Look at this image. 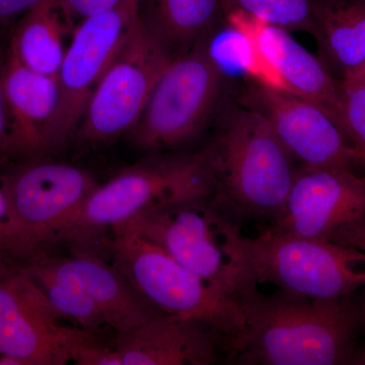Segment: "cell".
<instances>
[{"label": "cell", "mask_w": 365, "mask_h": 365, "mask_svg": "<svg viewBox=\"0 0 365 365\" xmlns=\"http://www.w3.org/2000/svg\"><path fill=\"white\" fill-rule=\"evenodd\" d=\"M14 250V228L6 193L0 182V256L11 257Z\"/></svg>", "instance_id": "26"}, {"label": "cell", "mask_w": 365, "mask_h": 365, "mask_svg": "<svg viewBox=\"0 0 365 365\" xmlns=\"http://www.w3.org/2000/svg\"><path fill=\"white\" fill-rule=\"evenodd\" d=\"M119 0H59L67 20L76 28L79 21L111 9Z\"/></svg>", "instance_id": "25"}, {"label": "cell", "mask_w": 365, "mask_h": 365, "mask_svg": "<svg viewBox=\"0 0 365 365\" xmlns=\"http://www.w3.org/2000/svg\"><path fill=\"white\" fill-rule=\"evenodd\" d=\"M220 116L208 144L218 195L244 216L273 222L287 202L297 169L295 160L260 113L237 102Z\"/></svg>", "instance_id": "4"}, {"label": "cell", "mask_w": 365, "mask_h": 365, "mask_svg": "<svg viewBox=\"0 0 365 365\" xmlns=\"http://www.w3.org/2000/svg\"><path fill=\"white\" fill-rule=\"evenodd\" d=\"M242 255L257 285L314 299H341L365 287V252L268 228L245 235Z\"/></svg>", "instance_id": "7"}, {"label": "cell", "mask_w": 365, "mask_h": 365, "mask_svg": "<svg viewBox=\"0 0 365 365\" xmlns=\"http://www.w3.org/2000/svg\"><path fill=\"white\" fill-rule=\"evenodd\" d=\"M319 58L343 81L365 62V0H312Z\"/></svg>", "instance_id": "18"}, {"label": "cell", "mask_w": 365, "mask_h": 365, "mask_svg": "<svg viewBox=\"0 0 365 365\" xmlns=\"http://www.w3.org/2000/svg\"><path fill=\"white\" fill-rule=\"evenodd\" d=\"M138 18L172 58L210 37L225 21L220 0H140Z\"/></svg>", "instance_id": "19"}, {"label": "cell", "mask_w": 365, "mask_h": 365, "mask_svg": "<svg viewBox=\"0 0 365 365\" xmlns=\"http://www.w3.org/2000/svg\"><path fill=\"white\" fill-rule=\"evenodd\" d=\"M113 343L122 365H208L225 349L222 336L208 324L163 313Z\"/></svg>", "instance_id": "15"}, {"label": "cell", "mask_w": 365, "mask_h": 365, "mask_svg": "<svg viewBox=\"0 0 365 365\" xmlns=\"http://www.w3.org/2000/svg\"><path fill=\"white\" fill-rule=\"evenodd\" d=\"M0 182L13 223L11 258L21 263L48 253L57 232L100 185L81 168L45 158L23 160Z\"/></svg>", "instance_id": "8"}, {"label": "cell", "mask_w": 365, "mask_h": 365, "mask_svg": "<svg viewBox=\"0 0 365 365\" xmlns=\"http://www.w3.org/2000/svg\"><path fill=\"white\" fill-rule=\"evenodd\" d=\"M0 365H23L16 357L11 355L0 354Z\"/></svg>", "instance_id": "30"}, {"label": "cell", "mask_w": 365, "mask_h": 365, "mask_svg": "<svg viewBox=\"0 0 365 365\" xmlns=\"http://www.w3.org/2000/svg\"><path fill=\"white\" fill-rule=\"evenodd\" d=\"M210 37L173 58L158 79L129 133L139 150H182L205 131L220 111L225 73L209 50Z\"/></svg>", "instance_id": "5"}, {"label": "cell", "mask_w": 365, "mask_h": 365, "mask_svg": "<svg viewBox=\"0 0 365 365\" xmlns=\"http://www.w3.org/2000/svg\"><path fill=\"white\" fill-rule=\"evenodd\" d=\"M225 20L248 40L255 81L318 105L340 127L341 81L334 78L319 57L279 26L241 13L228 14Z\"/></svg>", "instance_id": "13"}, {"label": "cell", "mask_w": 365, "mask_h": 365, "mask_svg": "<svg viewBox=\"0 0 365 365\" xmlns=\"http://www.w3.org/2000/svg\"><path fill=\"white\" fill-rule=\"evenodd\" d=\"M220 184L209 146L199 151H160L98 185L55 235L53 245L88 248L112 230L148 209L217 195Z\"/></svg>", "instance_id": "2"}, {"label": "cell", "mask_w": 365, "mask_h": 365, "mask_svg": "<svg viewBox=\"0 0 365 365\" xmlns=\"http://www.w3.org/2000/svg\"><path fill=\"white\" fill-rule=\"evenodd\" d=\"M271 230L333 242L365 225V176L352 169L297 167L287 202Z\"/></svg>", "instance_id": "14"}, {"label": "cell", "mask_w": 365, "mask_h": 365, "mask_svg": "<svg viewBox=\"0 0 365 365\" xmlns=\"http://www.w3.org/2000/svg\"><path fill=\"white\" fill-rule=\"evenodd\" d=\"M172 59L165 46L137 18L88 98L76 138L97 145L130 133Z\"/></svg>", "instance_id": "9"}, {"label": "cell", "mask_w": 365, "mask_h": 365, "mask_svg": "<svg viewBox=\"0 0 365 365\" xmlns=\"http://www.w3.org/2000/svg\"><path fill=\"white\" fill-rule=\"evenodd\" d=\"M23 264L55 309L67 319L76 322L79 328L97 337L108 328L97 304L59 257L45 253Z\"/></svg>", "instance_id": "21"}, {"label": "cell", "mask_w": 365, "mask_h": 365, "mask_svg": "<svg viewBox=\"0 0 365 365\" xmlns=\"http://www.w3.org/2000/svg\"><path fill=\"white\" fill-rule=\"evenodd\" d=\"M242 216L217 194L148 209L111 230L148 240L239 302L258 287L242 255Z\"/></svg>", "instance_id": "3"}, {"label": "cell", "mask_w": 365, "mask_h": 365, "mask_svg": "<svg viewBox=\"0 0 365 365\" xmlns=\"http://www.w3.org/2000/svg\"><path fill=\"white\" fill-rule=\"evenodd\" d=\"M2 67L4 61H0V155H6L7 140H9V121L4 85H2Z\"/></svg>", "instance_id": "28"}, {"label": "cell", "mask_w": 365, "mask_h": 365, "mask_svg": "<svg viewBox=\"0 0 365 365\" xmlns=\"http://www.w3.org/2000/svg\"><path fill=\"white\" fill-rule=\"evenodd\" d=\"M9 140L6 155L44 158L46 134L59 102L58 76L39 73L7 51L2 67Z\"/></svg>", "instance_id": "16"}, {"label": "cell", "mask_w": 365, "mask_h": 365, "mask_svg": "<svg viewBox=\"0 0 365 365\" xmlns=\"http://www.w3.org/2000/svg\"><path fill=\"white\" fill-rule=\"evenodd\" d=\"M71 361L76 365H122L114 346L103 344L96 336L81 341L72 349Z\"/></svg>", "instance_id": "24"}, {"label": "cell", "mask_w": 365, "mask_h": 365, "mask_svg": "<svg viewBox=\"0 0 365 365\" xmlns=\"http://www.w3.org/2000/svg\"><path fill=\"white\" fill-rule=\"evenodd\" d=\"M244 323L225 345L244 365H335L351 354L356 312L345 299H314L258 287L239 300Z\"/></svg>", "instance_id": "1"}, {"label": "cell", "mask_w": 365, "mask_h": 365, "mask_svg": "<svg viewBox=\"0 0 365 365\" xmlns=\"http://www.w3.org/2000/svg\"><path fill=\"white\" fill-rule=\"evenodd\" d=\"M41 0H0V25L21 18Z\"/></svg>", "instance_id": "27"}, {"label": "cell", "mask_w": 365, "mask_h": 365, "mask_svg": "<svg viewBox=\"0 0 365 365\" xmlns=\"http://www.w3.org/2000/svg\"><path fill=\"white\" fill-rule=\"evenodd\" d=\"M240 104L260 113L295 162L311 169H352L357 151L330 115L294 93L251 79Z\"/></svg>", "instance_id": "12"}, {"label": "cell", "mask_w": 365, "mask_h": 365, "mask_svg": "<svg viewBox=\"0 0 365 365\" xmlns=\"http://www.w3.org/2000/svg\"><path fill=\"white\" fill-rule=\"evenodd\" d=\"M72 31L59 0H41L21 16L9 51L28 68L56 76L67 49L64 36Z\"/></svg>", "instance_id": "20"}, {"label": "cell", "mask_w": 365, "mask_h": 365, "mask_svg": "<svg viewBox=\"0 0 365 365\" xmlns=\"http://www.w3.org/2000/svg\"><path fill=\"white\" fill-rule=\"evenodd\" d=\"M344 79H364L365 81V62L364 64H362L361 66L359 67L357 69H355L352 73H350L349 76H348L347 78H345ZM344 79H343V81H344Z\"/></svg>", "instance_id": "31"}, {"label": "cell", "mask_w": 365, "mask_h": 365, "mask_svg": "<svg viewBox=\"0 0 365 365\" xmlns=\"http://www.w3.org/2000/svg\"><path fill=\"white\" fill-rule=\"evenodd\" d=\"M72 250L71 257H59L64 267L85 288L115 336L129 332L160 314L111 264L85 248Z\"/></svg>", "instance_id": "17"}, {"label": "cell", "mask_w": 365, "mask_h": 365, "mask_svg": "<svg viewBox=\"0 0 365 365\" xmlns=\"http://www.w3.org/2000/svg\"><path fill=\"white\" fill-rule=\"evenodd\" d=\"M140 0L114 6L79 21L58 73L59 102L46 134L44 158L76 136L88 98L138 18Z\"/></svg>", "instance_id": "10"}, {"label": "cell", "mask_w": 365, "mask_h": 365, "mask_svg": "<svg viewBox=\"0 0 365 365\" xmlns=\"http://www.w3.org/2000/svg\"><path fill=\"white\" fill-rule=\"evenodd\" d=\"M112 234L108 242L112 265L158 312L208 324L225 345L241 330L244 317L234 297L140 235L120 230Z\"/></svg>", "instance_id": "6"}, {"label": "cell", "mask_w": 365, "mask_h": 365, "mask_svg": "<svg viewBox=\"0 0 365 365\" xmlns=\"http://www.w3.org/2000/svg\"><path fill=\"white\" fill-rule=\"evenodd\" d=\"M333 242L365 252V225L353 228L349 232L340 235L334 240Z\"/></svg>", "instance_id": "29"}, {"label": "cell", "mask_w": 365, "mask_h": 365, "mask_svg": "<svg viewBox=\"0 0 365 365\" xmlns=\"http://www.w3.org/2000/svg\"><path fill=\"white\" fill-rule=\"evenodd\" d=\"M340 127L365 165V81H341Z\"/></svg>", "instance_id": "23"}, {"label": "cell", "mask_w": 365, "mask_h": 365, "mask_svg": "<svg viewBox=\"0 0 365 365\" xmlns=\"http://www.w3.org/2000/svg\"><path fill=\"white\" fill-rule=\"evenodd\" d=\"M223 16L241 13L288 32L314 35L312 0H220Z\"/></svg>", "instance_id": "22"}, {"label": "cell", "mask_w": 365, "mask_h": 365, "mask_svg": "<svg viewBox=\"0 0 365 365\" xmlns=\"http://www.w3.org/2000/svg\"><path fill=\"white\" fill-rule=\"evenodd\" d=\"M62 319H67L55 309L26 266L1 255L0 354L16 357L23 365L68 364L72 349L95 335L62 325Z\"/></svg>", "instance_id": "11"}]
</instances>
